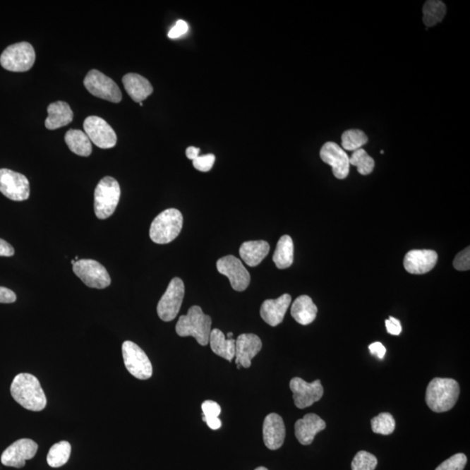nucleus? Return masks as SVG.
I'll list each match as a JSON object with an SVG mask.
<instances>
[{"instance_id": "nucleus-1", "label": "nucleus", "mask_w": 470, "mask_h": 470, "mask_svg": "<svg viewBox=\"0 0 470 470\" xmlns=\"http://www.w3.org/2000/svg\"><path fill=\"white\" fill-rule=\"evenodd\" d=\"M11 394L18 404L31 411H42L47 406L46 394L40 380L31 374L22 373L15 376L11 385Z\"/></svg>"}, {"instance_id": "nucleus-2", "label": "nucleus", "mask_w": 470, "mask_h": 470, "mask_svg": "<svg viewBox=\"0 0 470 470\" xmlns=\"http://www.w3.org/2000/svg\"><path fill=\"white\" fill-rule=\"evenodd\" d=\"M460 394V387L456 380L435 378L427 387L426 402L432 411L443 413L454 408Z\"/></svg>"}, {"instance_id": "nucleus-3", "label": "nucleus", "mask_w": 470, "mask_h": 470, "mask_svg": "<svg viewBox=\"0 0 470 470\" xmlns=\"http://www.w3.org/2000/svg\"><path fill=\"white\" fill-rule=\"evenodd\" d=\"M212 327L211 317L205 313L199 306L189 308L188 315H181L176 324V333L181 337H193L201 346L209 343Z\"/></svg>"}, {"instance_id": "nucleus-4", "label": "nucleus", "mask_w": 470, "mask_h": 470, "mask_svg": "<svg viewBox=\"0 0 470 470\" xmlns=\"http://www.w3.org/2000/svg\"><path fill=\"white\" fill-rule=\"evenodd\" d=\"M183 227L181 212L175 208L160 212L151 224L150 238L155 243H170L179 236Z\"/></svg>"}, {"instance_id": "nucleus-5", "label": "nucleus", "mask_w": 470, "mask_h": 470, "mask_svg": "<svg viewBox=\"0 0 470 470\" xmlns=\"http://www.w3.org/2000/svg\"><path fill=\"white\" fill-rule=\"evenodd\" d=\"M121 186L114 178L107 176L97 185L95 192V212L97 218H109L119 204Z\"/></svg>"}, {"instance_id": "nucleus-6", "label": "nucleus", "mask_w": 470, "mask_h": 470, "mask_svg": "<svg viewBox=\"0 0 470 470\" xmlns=\"http://www.w3.org/2000/svg\"><path fill=\"white\" fill-rule=\"evenodd\" d=\"M35 48L28 42L11 44L0 56V64L10 72H28L35 65Z\"/></svg>"}, {"instance_id": "nucleus-7", "label": "nucleus", "mask_w": 470, "mask_h": 470, "mask_svg": "<svg viewBox=\"0 0 470 470\" xmlns=\"http://www.w3.org/2000/svg\"><path fill=\"white\" fill-rule=\"evenodd\" d=\"M185 296V285L181 278L175 277L169 283L157 306V313L164 322H171L180 312Z\"/></svg>"}, {"instance_id": "nucleus-8", "label": "nucleus", "mask_w": 470, "mask_h": 470, "mask_svg": "<svg viewBox=\"0 0 470 470\" xmlns=\"http://www.w3.org/2000/svg\"><path fill=\"white\" fill-rule=\"evenodd\" d=\"M85 88L93 96L113 103H119L122 93L118 85L98 70H91L84 80Z\"/></svg>"}, {"instance_id": "nucleus-9", "label": "nucleus", "mask_w": 470, "mask_h": 470, "mask_svg": "<svg viewBox=\"0 0 470 470\" xmlns=\"http://www.w3.org/2000/svg\"><path fill=\"white\" fill-rule=\"evenodd\" d=\"M122 354L126 368L131 375L140 380L151 378V361L139 346L133 342L126 341L122 345Z\"/></svg>"}, {"instance_id": "nucleus-10", "label": "nucleus", "mask_w": 470, "mask_h": 470, "mask_svg": "<svg viewBox=\"0 0 470 470\" xmlns=\"http://www.w3.org/2000/svg\"><path fill=\"white\" fill-rule=\"evenodd\" d=\"M73 266L74 274L88 287L103 289L110 286V275L106 267L98 261L89 259L80 260Z\"/></svg>"}, {"instance_id": "nucleus-11", "label": "nucleus", "mask_w": 470, "mask_h": 470, "mask_svg": "<svg viewBox=\"0 0 470 470\" xmlns=\"http://www.w3.org/2000/svg\"><path fill=\"white\" fill-rule=\"evenodd\" d=\"M0 192L8 199L24 201L30 196V183L25 175L10 169H0Z\"/></svg>"}, {"instance_id": "nucleus-12", "label": "nucleus", "mask_w": 470, "mask_h": 470, "mask_svg": "<svg viewBox=\"0 0 470 470\" xmlns=\"http://www.w3.org/2000/svg\"><path fill=\"white\" fill-rule=\"evenodd\" d=\"M84 130L92 143L102 149L114 147L117 135L112 126L102 118L89 116L85 119Z\"/></svg>"}, {"instance_id": "nucleus-13", "label": "nucleus", "mask_w": 470, "mask_h": 470, "mask_svg": "<svg viewBox=\"0 0 470 470\" xmlns=\"http://www.w3.org/2000/svg\"><path fill=\"white\" fill-rule=\"evenodd\" d=\"M216 267L219 273L229 279L230 284L238 292L248 289L250 275L241 261L234 255H227L218 260Z\"/></svg>"}, {"instance_id": "nucleus-14", "label": "nucleus", "mask_w": 470, "mask_h": 470, "mask_svg": "<svg viewBox=\"0 0 470 470\" xmlns=\"http://www.w3.org/2000/svg\"><path fill=\"white\" fill-rule=\"evenodd\" d=\"M290 390L293 392L294 404L301 409L308 408L320 401L324 393L320 380L307 382L300 378H294L290 380Z\"/></svg>"}, {"instance_id": "nucleus-15", "label": "nucleus", "mask_w": 470, "mask_h": 470, "mask_svg": "<svg viewBox=\"0 0 470 470\" xmlns=\"http://www.w3.org/2000/svg\"><path fill=\"white\" fill-rule=\"evenodd\" d=\"M38 451V444L31 439H20L13 442L4 451L1 462L6 467L21 469L25 467V461L31 460Z\"/></svg>"}, {"instance_id": "nucleus-16", "label": "nucleus", "mask_w": 470, "mask_h": 470, "mask_svg": "<svg viewBox=\"0 0 470 470\" xmlns=\"http://www.w3.org/2000/svg\"><path fill=\"white\" fill-rule=\"evenodd\" d=\"M320 158L332 167L333 174L339 180H344L349 174V157L347 152L335 143H327L320 152Z\"/></svg>"}, {"instance_id": "nucleus-17", "label": "nucleus", "mask_w": 470, "mask_h": 470, "mask_svg": "<svg viewBox=\"0 0 470 470\" xmlns=\"http://www.w3.org/2000/svg\"><path fill=\"white\" fill-rule=\"evenodd\" d=\"M438 260V253L434 250H411L404 257V266L409 274L423 275L435 267Z\"/></svg>"}, {"instance_id": "nucleus-18", "label": "nucleus", "mask_w": 470, "mask_h": 470, "mask_svg": "<svg viewBox=\"0 0 470 470\" xmlns=\"http://www.w3.org/2000/svg\"><path fill=\"white\" fill-rule=\"evenodd\" d=\"M263 342L259 337L253 334H242L235 341V363L241 367H251L253 357L260 351Z\"/></svg>"}, {"instance_id": "nucleus-19", "label": "nucleus", "mask_w": 470, "mask_h": 470, "mask_svg": "<svg viewBox=\"0 0 470 470\" xmlns=\"http://www.w3.org/2000/svg\"><path fill=\"white\" fill-rule=\"evenodd\" d=\"M263 440L265 445L271 450H279L284 443L286 428L284 421L277 414H270L263 423Z\"/></svg>"}, {"instance_id": "nucleus-20", "label": "nucleus", "mask_w": 470, "mask_h": 470, "mask_svg": "<svg viewBox=\"0 0 470 470\" xmlns=\"http://www.w3.org/2000/svg\"><path fill=\"white\" fill-rule=\"evenodd\" d=\"M326 423L315 414H308L294 425V433L302 445H311L319 432L325 430Z\"/></svg>"}, {"instance_id": "nucleus-21", "label": "nucleus", "mask_w": 470, "mask_h": 470, "mask_svg": "<svg viewBox=\"0 0 470 470\" xmlns=\"http://www.w3.org/2000/svg\"><path fill=\"white\" fill-rule=\"evenodd\" d=\"M291 301H292V297L287 294H283L275 300L265 301L260 308L261 318L268 325L278 326L283 322Z\"/></svg>"}, {"instance_id": "nucleus-22", "label": "nucleus", "mask_w": 470, "mask_h": 470, "mask_svg": "<svg viewBox=\"0 0 470 470\" xmlns=\"http://www.w3.org/2000/svg\"><path fill=\"white\" fill-rule=\"evenodd\" d=\"M122 82L126 92L133 102L137 103L143 102L154 91L150 82L140 74H126L122 78Z\"/></svg>"}, {"instance_id": "nucleus-23", "label": "nucleus", "mask_w": 470, "mask_h": 470, "mask_svg": "<svg viewBox=\"0 0 470 470\" xmlns=\"http://www.w3.org/2000/svg\"><path fill=\"white\" fill-rule=\"evenodd\" d=\"M48 116L44 126L49 130H56L69 125L73 119V112L64 102L52 103L47 107Z\"/></svg>"}, {"instance_id": "nucleus-24", "label": "nucleus", "mask_w": 470, "mask_h": 470, "mask_svg": "<svg viewBox=\"0 0 470 470\" xmlns=\"http://www.w3.org/2000/svg\"><path fill=\"white\" fill-rule=\"evenodd\" d=\"M270 244L265 241H246L241 246L240 255L249 267H256L270 253Z\"/></svg>"}, {"instance_id": "nucleus-25", "label": "nucleus", "mask_w": 470, "mask_h": 470, "mask_svg": "<svg viewBox=\"0 0 470 470\" xmlns=\"http://www.w3.org/2000/svg\"><path fill=\"white\" fill-rule=\"evenodd\" d=\"M318 309L311 298L308 296H301L294 301L291 308V315L301 325H308L315 320Z\"/></svg>"}, {"instance_id": "nucleus-26", "label": "nucleus", "mask_w": 470, "mask_h": 470, "mask_svg": "<svg viewBox=\"0 0 470 470\" xmlns=\"http://www.w3.org/2000/svg\"><path fill=\"white\" fill-rule=\"evenodd\" d=\"M209 343L215 354L231 361L235 356V339H226L225 335L218 328L211 331Z\"/></svg>"}, {"instance_id": "nucleus-27", "label": "nucleus", "mask_w": 470, "mask_h": 470, "mask_svg": "<svg viewBox=\"0 0 470 470\" xmlns=\"http://www.w3.org/2000/svg\"><path fill=\"white\" fill-rule=\"evenodd\" d=\"M65 141L67 147L74 154L83 157L91 155L92 151V143L87 133L83 131L70 129L66 133Z\"/></svg>"}, {"instance_id": "nucleus-28", "label": "nucleus", "mask_w": 470, "mask_h": 470, "mask_svg": "<svg viewBox=\"0 0 470 470\" xmlns=\"http://www.w3.org/2000/svg\"><path fill=\"white\" fill-rule=\"evenodd\" d=\"M275 266L279 270H286L293 264L294 242L289 235H283L279 239L273 256Z\"/></svg>"}, {"instance_id": "nucleus-29", "label": "nucleus", "mask_w": 470, "mask_h": 470, "mask_svg": "<svg viewBox=\"0 0 470 470\" xmlns=\"http://www.w3.org/2000/svg\"><path fill=\"white\" fill-rule=\"evenodd\" d=\"M423 23L426 25L427 28L440 23L445 17L447 8L445 4L440 0H430L424 4L423 8Z\"/></svg>"}, {"instance_id": "nucleus-30", "label": "nucleus", "mask_w": 470, "mask_h": 470, "mask_svg": "<svg viewBox=\"0 0 470 470\" xmlns=\"http://www.w3.org/2000/svg\"><path fill=\"white\" fill-rule=\"evenodd\" d=\"M72 447L66 441L59 442L52 445L47 454V464L52 468H59L68 462Z\"/></svg>"}, {"instance_id": "nucleus-31", "label": "nucleus", "mask_w": 470, "mask_h": 470, "mask_svg": "<svg viewBox=\"0 0 470 470\" xmlns=\"http://www.w3.org/2000/svg\"><path fill=\"white\" fill-rule=\"evenodd\" d=\"M368 136L359 129L346 131L342 135V145L344 150L356 151L368 143Z\"/></svg>"}, {"instance_id": "nucleus-32", "label": "nucleus", "mask_w": 470, "mask_h": 470, "mask_svg": "<svg viewBox=\"0 0 470 470\" xmlns=\"http://www.w3.org/2000/svg\"><path fill=\"white\" fill-rule=\"evenodd\" d=\"M349 163L350 165L356 167L359 174L363 175L370 174L375 167V160L363 148L353 152L349 158Z\"/></svg>"}, {"instance_id": "nucleus-33", "label": "nucleus", "mask_w": 470, "mask_h": 470, "mask_svg": "<svg viewBox=\"0 0 470 470\" xmlns=\"http://www.w3.org/2000/svg\"><path fill=\"white\" fill-rule=\"evenodd\" d=\"M373 432L383 435H391L394 431L395 421L390 413H380L371 420Z\"/></svg>"}, {"instance_id": "nucleus-34", "label": "nucleus", "mask_w": 470, "mask_h": 470, "mask_svg": "<svg viewBox=\"0 0 470 470\" xmlns=\"http://www.w3.org/2000/svg\"><path fill=\"white\" fill-rule=\"evenodd\" d=\"M378 464V458L374 454L359 451L353 459L351 468L352 470H375Z\"/></svg>"}, {"instance_id": "nucleus-35", "label": "nucleus", "mask_w": 470, "mask_h": 470, "mask_svg": "<svg viewBox=\"0 0 470 470\" xmlns=\"http://www.w3.org/2000/svg\"><path fill=\"white\" fill-rule=\"evenodd\" d=\"M467 462V457L464 454H456L444 461L435 470H464Z\"/></svg>"}, {"instance_id": "nucleus-36", "label": "nucleus", "mask_w": 470, "mask_h": 470, "mask_svg": "<svg viewBox=\"0 0 470 470\" xmlns=\"http://www.w3.org/2000/svg\"><path fill=\"white\" fill-rule=\"evenodd\" d=\"M215 162V156L212 154L197 157L193 160L195 169L200 171H208L212 169Z\"/></svg>"}, {"instance_id": "nucleus-37", "label": "nucleus", "mask_w": 470, "mask_h": 470, "mask_svg": "<svg viewBox=\"0 0 470 470\" xmlns=\"http://www.w3.org/2000/svg\"><path fill=\"white\" fill-rule=\"evenodd\" d=\"M203 409V420L208 419V418L219 417L222 413V408L217 402L214 401H205L201 405Z\"/></svg>"}, {"instance_id": "nucleus-38", "label": "nucleus", "mask_w": 470, "mask_h": 470, "mask_svg": "<svg viewBox=\"0 0 470 470\" xmlns=\"http://www.w3.org/2000/svg\"><path fill=\"white\" fill-rule=\"evenodd\" d=\"M454 267L458 271H467L470 267V249L465 248L454 260Z\"/></svg>"}, {"instance_id": "nucleus-39", "label": "nucleus", "mask_w": 470, "mask_h": 470, "mask_svg": "<svg viewBox=\"0 0 470 470\" xmlns=\"http://www.w3.org/2000/svg\"><path fill=\"white\" fill-rule=\"evenodd\" d=\"M188 31V25L184 20H178L177 23L175 24L173 28L170 30L169 32V37L170 39H177L180 37L186 35Z\"/></svg>"}, {"instance_id": "nucleus-40", "label": "nucleus", "mask_w": 470, "mask_h": 470, "mask_svg": "<svg viewBox=\"0 0 470 470\" xmlns=\"http://www.w3.org/2000/svg\"><path fill=\"white\" fill-rule=\"evenodd\" d=\"M387 333L392 335H399L402 333V325L400 320L390 317L385 322Z\"/></svg>"}, {"instance_id": "nucleus-41", "label": "nucleus", "mask_w": 470, "mask_h": 470, "mask_svg": "<svg viewBox=\"0 0 470 470\" xmlns=\"http://www.w3.org/2000/svg\"><path fill=\"white\" fill-rule=\"evenodd\" d=\"M16 300L17 296L13 291L0 287V303H13Z\"/></svg>"}, {"instance_id": "nucleus-42", "label": "nucleus", "mask_w": 470, "mask_h": 470, "mask_svg": "<svg viewBox=\"0 0 470 470\" xmlns=\"http://www.w3.org/2000/svg\"><path fill=\"white\" fill-rule=\"evenodd\" d=\"M368 349L373 356L379 358L380 360H383L384 357H385L386 348L383 346L382 343L378 342L372 343V344L368 346Z\"/></svg>"}, {"instance_id": "nucleus-43", "label": "nucleus", "mask_w": 470, "mask_h": 470, "mask_svg": "<svg viewBox=\"0 0 470 470\" xmlns=\"http://www.w3.org/2000/svg\"><path fill=\"white\" fill-rule=\"evenodd\" d=\"M14 255V248L8 242L0 239V256L11 257Z\"/></svg>"}, {"instance_id": "nucleus-44", "label": "nucleus", "mask_w": 470, "mask_h": 470, "mask_svg": "<svg viewBox=\"0 0 470 470\" xmlns=\"http://www.w3.org/2000/svg\"><path fill=\"white\" fill-rule=\"evenodd\" d=\"M205 423L212 430H217L222 427V421L219 419V417L208 418V419L205 420Z\"/></svg>"}, {"instance_id": "nucleus-45", "label": "nucleus", "mask_w": 470, "mask_h": 470, "mask_svg": "<svg viewBox=\"0 0 470 470\" xmlns=\"http://www.w3.org/2000/svg\"><path fill=\"white\" fill-rule=\"evenodd\" d=\"M200 152V150L199 148L195 147H189L186 150V155L189 159L195 160L197 158V157H199Z\"/></svg>"}, {"instance_id": "nucleus-46", "label": "nucleus", "mask_w": 470, "mask_h": 470, "mask_svg": "<svg viewBox=\"0 0 470 470\" xmlns=\"http://www.w3.org/2000/svg\"><path fill=\"white\" fill-rule=\"evenodd\" d=\"M227 338L232 339L233 338V333H231V332H230V333L227 334Z\"/></svg>"}, {"instance_id": "nucleus-47", "label": "nucleus", "mask_w": 470, "mask_h": 470, "mask_svg": "<svg viewBox=\"0 0 470 470\" xmlns=\"http://www.w3.org/2000/svg\"><path fill=\"white\" fill-rule=\"evenodd\" d=\"M255 470H268L267 468L265 467H259L255 469Z\"/></svg>"}, {"instance_id": "nucleus-48", "label": "nucleus", "mask_w": 470, "mask_h": 470, "mask_svg": "<svg viewBox=\"0 0 470 470\" xmlns=\"http://www.w3.org/2000/svg\"><path fill=\"white\" fill-rule=\"evenodd\" d=\"M139 104H140V106H141V107L143 106V102H140Z\"/></svg>"}]
</instances>
